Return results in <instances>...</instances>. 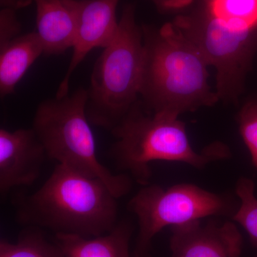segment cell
Listing matches in <instances>:
<instances>
[{
  "label": "cell",
  "instance_id": "6da1fadb",
  "mask_svg": "<svg viewBox=\"0 0 257 257\" xmlns=\"http://www.w3.org/2000/svg\"><path fill=\"white\" fill-rule=\"evenodd\" d=\"M145 63L140 98L145 110L179 117L219 100L208 84V67L197 47L173 23L143 27Z\"/></svg>",
  "mask_w": 257,
  "mask_h": 257
},
{
  "label": "cell",
  "instance_id": "7a4b0ae2",
  "mask_svg": "<svg viewBox=\"0 0 257 257\" xmlns=\"http://www.w3.org/2000/svg\"><path fill=\"white\" fill-rule=\"evenodd\" d=\"M117 199L100 179L57 164L38 190L20 198L18 218L56 234L94 237L117 224Z\"/></svg>",
  "mask_w": 257,
  "mask_h": 257
},
{
  "label": "cell",
  "instance_id": "3957f363",
  "mask_svg": "<svg viewBox=\"0 0 257 257\" xmlns=\"http://www.w3.org/2000/svg\"><path fill=\"white\" fill-rule=\"evenodd\" d=\"M111 133L115 139L111 153L117 167L142 186L149 184L150 163L155 161L182 162L202 170L231 157L229 147L219 142L196 151L183 121L172 115L148 112L140 101Z\"/></svg>",
  "mask_w": 257,
  "mask_h": 257
},
{
  "label": "cell",
  "instance_id": "277c9868",
  "mask_svg": "<svg viewBox=\"0 0 257 257\" xmlns=\"http://www.w3.org/2000/svg\"><path fill=\"white\" fill-rule=\"evenodd\" d=\"M145 63L143 29L124 7L112 41L94 64L87 89L89 122L111 131L139 101Z\"/></svg>",
  "mask_w": 257,
  "mask_h": 257
},
{
  "label": "cell",
  "instance_id": "5b68a950",
  "mask_svg": "<svg viewBox=\"0 0 257 257\" xmlns=\"http://www.w3.org/2000/svg\"><path fill=\"white\" fill-rule=\"evenodd\" d=\"M87 89L79 88L37 106L33 126L47 157L91 178L100 179L116 198L131 190L127 174H114L101 163L87 114Z\"/></svg>",
  "mask_w": 257,
  "mask_h": 257
},
{
  "label": "cell",
  "instance_id": "8992f818",
  "mask_svg": "<svg viewBox=\"0 0 257 257\" xmlns=\"http://www.w3.org/2000/svg\"><path fill=\"white\" fill-rule=\"evenodd\" d=\"M237 205L229 194L209 192L194 184H177L168 188L157 184L143 186L128 204L138 220L135 257H148L152 239L167 226L207 217L231 218Z\"/></svg>",
  "mask_w": 257,
  "mask_h": 257
},
{
  "label": "cell",
  "instance_id": "52a82bcc",
  "mask_svg": "<svg viewBox=\"0 0 257 257\" xmlns=\"http://www.w3.org/2000/svg\"><path fill=\"white\" fill-rule=\"evenodd\" d=\"M174 25L216 70L219 99L236 102L257 52V28H228L209 13L206 5L174 20Z\"/></svg>",
  "mask_w": 257,
  "mask_h": 257
},
{
  "label": "cell",
  "instance_id": "ba28073f",
  "mask_svg": "<svg viewBox=\"0 0 257 257\" xmlns=\"http://www.w3.org/2000/svg\"><path fill=\"white\" fill-rule=\"evenodd\" d=\"M120 0H64L73 15L74 35L72 58L55 96L69 94L74 70L94 48L107 46L119 26L116 9Z\"/></svg>",
  "mask_w": 257,
  "mask_h": 257
},
{
  "label": "cell",
  "instance_id": "9c48e42d",
  "mask_svg": "<svg viewBox=\"0 0 257 257\" xmlns=\"http://www.w3.org/2000/svg\"><path fill=\"white\" fill-rule=\"evenodd\" d=\"M170 257H239L242 235L231 221L211 219L172 226Z\"/></svg>",
  "mask_w": 257,
  "mask_h": 257
},
{
  "label": "cell",
  "instance_id": "30bf717a",
  "mask_svg": "<svg viewBox=\"0 0 257 257\" xmlns=\"http://www.w3.org/2000/svg\"><path fill=\"white\" fill-rule=\"evenodd\" d=\"M47 157L33 128L0 130V190L30 186L40 177Z\"/></svg>",
  "mask_w": 257,
  "mask_h": 257
},
{
  "label": "cell",
  "instance_id": "8fae6325",
  "mask_svg": "<svg viewBox=\"0 0 257 257\" xmlns=\"http://www.w3.org/2000/svg\"><path fill=\"white\" fill-rule=\"evenodd\" d=\"M36 6L37 33L44 47V55H60L72 48L73 15L64 0H32Z\"/></svg>",
  "mask_w": 257,
  "mask_h": 257
},
{
  "label": "cell",
  "instance_id": "7c38bea8",
  "mask_svg": "<svg viewBox=\"0 0 257 257\" xmlns=\"http://www.w3.org/2000/svg\"><path fill=\"white\" fill-rule=\"evenodd\" d=\"M133 226L121 221L109 232L94 237L56 234V243L65 257H130Z\"/></svg>",
  "mask_w": 257,
  "mask_h": 257
},
{
  "label": "cell",
  "instance_id": "4fadbf2b",
  "mask_svg": "<svg viewBox=\"0 0 257 257\" xmlns=\"http://www.w3.org/2000/svg\"><path fill=\"white\" fill-rule=\"evenodd\" d=\"M42 55L44 47L36 31L19 35L0 47V96L4 99Z\"/></svg>",
  "mask_w": 257,
  "mask_h": 257
},
{
  "label": "cell",
  "instance_id": "5bb4252c",
  "mask_svg": "<svg viewBox=\"0 0 257 257\" xmlns=\"http://www.w3.org/2000/svg\"><path fill=\"white\" fill-rule=\"evenodd\" d=\"M204 5L228 28L237 30L257 28V0H209Z\"/></svg>",
  "mask_w": 257,
  "mask_h": 257
},
{
  "label": "cell",
  "instance_id": "9a60e30c",
  "mask_svg": "<svg viewBox=\"0 0 257 257\" xmlns=\"http://www.w3.org/2000/svg\"><path fill=\"white\" fill-rule=\"evenodd\" d=\"M40 228L25 230L16 242H0V257H65L57 243L49 241Z\"/></svg>",
  "mask_w": 257,
  "mask_h": 257
},
{
  "label": "cell",
  "instance_id": "2e32d148",
  "mask_svg": "<svg viewBox=\"0 0 257 257\" xmlns=\"http://www.w3.org/2000/svg\"><path fill=\"white\" fill-rule=\"evenodd\" d=\"M235 193L240 200L239 206L231 219L242 226L251 245L257 248V197L254 182L248 177H240Z\"/></svg>",
  "mask_w": 257,
  "mask_h": 257
},
{
  "label": "cell",
  "instance_id": "e0dca14e",
  "mask_svg": "<svg viewBox=\"0 0 257 257\" xmlns=\"http://www.w3.org/2000/svg\"><path fill=\"white\" fill-rule=\"evenodd\" d=\"M237 121L240 135L251 155V163L257 170V98L243 104Z\"/></svg>",
  "mask_w": 257,
  "mask_h": 257
},
{
  "label": "cell",
  "instance_id": "ac0fdd59",
  "mask_svg": "<svg viewBox=\"0 0 257 257\" xmlns=\"http://www.w3.org/2000/svg\"><path fill=\"white\" fill-rule=\"evenodd\" d=\"M16 11L11 8H1L0 10V47L21 35V24Z\"/></svg>",
  "mask_w": 257,
  "mask_h": 257
},
{
  "label": "cell",
  "instance_id": "d6986e66",
  "mask_svg": "<svg viewBox=\"0 0 257 257\" xmlns=\"http://www.w3.org/2000/svg\"><path fill=\"white\" fill-rule=\"evenodd\" d=\"M161 9L173 10L186 8L192 3L193 0H151Z\"/></svg>",
  "mask_w": 257,
  "mask_h": 257
},
{
  "label": "cell",
  "instance_id": "ffe728a7",
  "mask_svg": "<svg viewBox=\"0 0 257 257\" xmlns=\"http://www.w3.org/2000/svg\"><path fill=\"white\" fill-rule=\"evenodd\" d=\"M32 0H0L1 8H11L18 10L28 6Z\"/></svg>",
  "mask_w": 257,
  "mask_h": 257
},
{
  "label": "cell",
  "instance_id": "44dd1931",
  "mask_svg": "<svg viewBox=\"0 0 257 257\" xmlns=\"http://www.w3.org/2000/svg\"><path fill=\"white\" fill-rule=\"evenodd\" d=\"M201 2H202V3H204V4H206V3H207L209 1V0H200Z\"/></svg>",
  "mask_w": 257,
  "mask_h": 257
},
{
  "label": "cell",
  "instance_id": "7402d4cb",
  "mask_svg": "<svg viewBox=\"0 0 257 257\" xmlns=\"http://www.w3.org/2000/svg\"><path fill=\"white\" fill-rule=\"evenodd\" d=\"M254 257H257V254L256 255V256H255Z\"/></svg>",
  "mask_w": 257,
  "mask_h": 257
}]
</instances>
